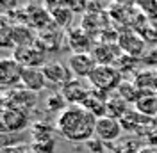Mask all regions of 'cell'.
<instances>
[{"instance_id":"7402d4cb","label":"cell","mask_w":157,"mask_h":153,"mask_svg":"<svg viewBox=\"0 0 157 153\" xmlns=\"http://www.w3.org/2000/svg\"><path fill=\"white\" fill-rule=\"evenodd\" d=\"M0 153H32L29 144H9V146H2Z\"/></svg>"},{"instance_id":"7c38bea8","label":"cell","mask_w":157,"mask_h":153,"mask_svg":"<svg viewBox=\"0 0 157 153\" xmlns=\"http://www.w3.org/2000/svg\"><path fill=\"white\" fill-rule=\"evenodd\" d=\"M30 137H32V143H39V141H50L54 139V135L57 132L56 125L48 123V121H36V123L30 125Z\"/></svg>"},{"instance_id":"3957f363","label":"cell","mask_w":157,"mask_h":153,"mask_svg":"<svg viewBox=\"0 0 157 153\" xmlns=\"http://www.w3.org/2000/svg\"><path fill=\"white\" fill-rule=\"evenodd\" d=\"M36 102H38V95L21 86L6 89L4 96H2V107L18 109V110H23L27 114H29V110H32L36 107Z\"/></svg>"},{"instance_id":"44dd1931","label":"cell","mask_w":157,"mask_h":153,"mask_svg":"<svg viewBox=\"0 0 157 153\" xmlns=\"http://www.w3.org/2000/svg\"><path fill=\"white\" fill-rule=\"evenodd\" d=\"M68 43H70V47H77L75 43H86L88 45L89 43V38L86 36V32L82 29H75V30H71V32H68ZM89 47V45H88Z\"/></svg>"},{"instance_id":"5b68a950","label":"cell","mask_w":157,"mask_h":153,"mask_svg":"<svg viewBox=\"0 0 157 153\" xmlns=\"http://www.w3.org/2000/svg\"><path fill=\"white\" fill-rule=\"evenodd\" d=\"M13 57L18 61L23 68H43L48 61H45V52L34 43L29 47H16Z\"/></svg>"},{"instance_id":"ffe728a7","label":"cell","mask_w":157,"mask_h":153,"mask_svg":"<svg viewBox=\"0 0 157 153\" xmlns=\"http://www.w3.org/2000/svg\"><path fill=\"white\" fill-rule=\"evenodd\" d=\"M56 139L50 141H39V143H30V151L32 153H56Z\"/></svg>"},{"instance_id":"9a60e30c","label":"cell","mask_w":157,"mask_h":153,"mask_svg":"<svg viewBox=\"0 0 157 153\" xmlns=\"http://www.w3.org/2000/svg\"><path fill=\"white\" fill-rule=\"evenodd\" d=\"M59 41H61V34L57 30H48L45 29L36 39V45H38L45 54L47 52H54L56 48H59Z\"/></svg>"},{"instance_id":"8992f818","label":"cell","mask_w":157,"mask_h":153,"mask_svg":"<svg viewBox=\"0 0 157 153\" xmlns=\"http://www.w3.org/2000/svg\"><path fill=\"white\" fill-rule=\"evenodd\" d=\"M123 132L121 121L111 116H104L97 119V128H95V137L102 143H114L120 139Z\"/></svg>"},{"instance_id":"5bb4252c","label":"cell","mask_w":157,"mask_h":153,"mask_svg":"<svg viewBox=\"0 0 157 153\" xmlns=\"http://www.w3.org/2000/svg\"><path fill=\"white\" fill-rule=\"evenodd\" d=\"M68 107H70V103L66 102V98L63 96L61 91H59V93L56 91V93H52V95H48L45 98V110H47L48 114H54L56 118L63 114Z\"/></svg>"},{"instance_id":"e0dca14e","label":"cell","mask_w":157,"mask_h":153,"mask_svg":"<svg viewBox=\"0 0 157 153\" xmlns=\"http://www.w3.org/2000/svg\"><path fill=\"white\" fill-rule=\"evenodd\" d=\"M120 48L125 52V55H130V57H136L143 52V41L134 36V34H125L120 38Z\"/></svg>"},{"instance_id":"277c9868","label":"cell","mask_w":157,"mask_h":153,"mask_svg":"<svg viewBox=\"0 0 157 153\" xmlns=\"http://www.w3.org/2000/svg\"><path fill=\"white\" fill-rule=\"evenodd\" d=\"M0 125H2V134H18L30 128L29 114L18 110V109H7L2 107L0 112Z\"/></svg>"},{"instance_id":"6da1fadb","label":"cell","mask_w":157,"mask_h":153,"mask_svg":"<svg viewBox=\"0 0 157 153\" xmlns=\"http://www.w3.org/2000/svg\"><path fill=\"white\" fill-rule=\"evenodd\" d=\"M56 128L57 134L70 143H88L95 137L97 118L82 105H70L56 118Z\"/></svg>"},{"instance_id":"d6986e66","label":"cell","mask_w":157,"mask_h":153,"mask_svg":"<svg viewBox=\"0 0 157 153\" xmlns=\"http://www.w3.org/2000/svg\"><path fill=\"white\" fill-rule=\"evenodd\" d=\"M116 95H120L127 103H134V105H136V102L141 98L143 93H141V89H139L136 84H132V82H125V80H123V82L120 84V87L116 89Z\"/></svg>"},{"instance_id":"ba28073f","label":"cell","mask_w":157,"mask_h":153,"mask_svg":"<svg viewBox=\"0 0 157 153\" xmlns=\"http://www.w3.org/2000/svg\"><path fill=\"white\" fill-rule=\"evenodd\" d=\"M97 66L98 64L93 54H71L68 59V68L71 75L75 78H82V80H88Z\"/></svg>"},{"instance_id":"ac0fdd59","label":"cell","mask_w":157,"mask_h":153,"mask_svg":"<svg viewBox=\"0 0 157 153\" xmlns=\"http://www.w3.org/2000/svg\"><path fill=\"white\" fill-rule=\"evenodd\" d=\"M136 110L143 116H155L157 114V95L154 93H147L141 95V98L136 102Z\"/></svg>"},{"instance_id":"2e32d148","label":"cell","mask_w":157,"mask_h":153,"mask_svg":"<svg viewBox=\"0 0 157 153\" xmlns=\"http://www.w3.org/2000/svg\"><path fill=\"white\" fill-rule=\"evenodd\" d=\"M128 112V103L121 98L120 95H109L107 98V116L111 118H116V119H121L123 116Z\"/></svg>"},{"instance_id":"4fadbf2b","label":"cell","mask_w":157,"mask_h":153,"mask_svg":"<svg viewBox=\"0 0 157 153\" xmlns=\"http://www.w3.org/2000/svg\"><path fill=\"white\" fill-rule=\"evenodd\" d=\"M93 57L97 61V64H104V66H113V62L118 61V50L114 45H100L91 50Z\"/></svg>"},{"instance_id":"30bf717a","label":"cell","mask_w":157,"mask_h":153,"mask_svg":"<svg viewBox=\"0 0 157 153\" xmlns=\"http://www.w3.org/2000/svg\"><path fill=\"white\" fill-rule=\"evenodd\" d=\"M21 69H23V66L14 57H6L0 61V82L4 86V91L20 86Z\"/></svg>"},{"instance_id":"52a82bcc","label":"cell","mask_w":157,"mask_h":153,"mask_svg":"<svg viewBox=\"0 0 157 153\" xmlns=\"http://www.w3.org/2000/svg\"><path fill=\"white\" fill-rule=\"evenodd\" d=\"M91 89L93 87L89 84V80H82V78L73 76L68 84L61 89V93H63V96L66 98V102L70 105H82L84 100L89 96Z\"/></svg>"},{"instance_id":"7a4b0ae2","label":"cell","mask_w":157,"mask_h":153,"mask_svg":"<svg viewBox=\"0 0 157 153\" xmlns=\"http://www.w3.org/2000/svg\"><path fill=\"white\" fill-rule=\"evenodd\" d=\"M88 80L95 91L105 93V95H111L113 91L116 93V89L120 87V84L123 82L121 80V73H120L118 68L104 66V64H98Z\"/></svg>"},{"instance_id":"8fae6325","label":"cell","mask_w":157,"mask_h":153,"mask_svg":"<svg viewBox=\"0 0 157 153\" xmlns=\"http://www.w3.org/2000/svg\"><path fill=\"white\" fill-rule=\"evenodd\" d=\"M20 86L38 95L43 89H47L48 82H47V78L43 75L41 68H23L21 69V82H20Z\"/></svg>"},{"instance_id":"9c48e42d","label":"cell","mask_w":157,"mask_h":153,"mask_svg":"<svg viewBox=\"0 0 157 153\" xmlns=\"http://www.w3.org/2000/svg\"><path fill=\"white\" fill-rule=\"evenodd\" d=\"M41 69H43V75H45V78H47V82L50 86L61 87V89L73 78L68 64H63L59 61H48Z\"/></svg>"}]
</instances>
